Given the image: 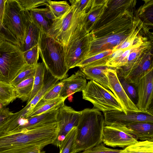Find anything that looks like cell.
Instances as JSON below:
<instances>
[{"instance_id": "obj_6", "label": "cell", "mask_w": 153, "mask_h": 153, "mask_svg": "<svg viewBox=\"0 0 153 153\" xmlns=\"http://www.w3.org/2000/svg\"><path fill=\"white\" fill-rule=\"evenodd\" d=\"M25 64L18 46L7 41L0 44V81L10 84Z\"/></svg>"}, {"instance_id": "obj_25", "label": "cell", "mask_w": 153, "mask_h": 153, "mask_svg": "<svg viewBox=\"0 0 153 153\" xmlns=\"http://www.w3.org/2000/svg\"><path fill=\"white\" fill-rule=\"evenodd\" d=\"M46 68L43 62L37 63L35 65L33 87L30 97L27 101L28 103L41 88L43 84Z\"/></svg>"}, {"instance_id": "obj_29", "label": "cell", "mask_w": 153, "mask_h": 153, "mask_svg": "<svg viewBox=\"0 0 153 153\" xmlns=\"http://www.w3.org/2000/svg\"><path fill=\"white\" fill-rule=\"evenodd\" d=\"M28 11L32 18L39 28L48 33L52 23L44 16L38 8Z\"/></svg>"}, {"instance_id": "obj_5", "label": "cell", "mask_w": 153, "mask_h": 153, "mask_svg": "<svg viewBox=\"0 0 153 153\" xmlns=\"http://www.w3.org/2000/svg\"><path fill=\"white\" fill-rule=\"evenodd\" d=\"M93 39L92 33L86 29L84 23L76 29L64 47L65 62L69 70L85 59Z\"/></svg>"}, {"instance_id": "obj_24", "label": "cell", "mask_w": 153, "mask_h": 153, "mask_svg": "<svg viewBox=\"0 0 153 153\" xmlns=\"http://www.w3.org/2000/svg\"><path fill=\"white\" fill-rule=\"evenodd\" d=\"M17 98L15 87L10 83L0 81V106H5Z\"/></svg>"}, {"instance_id": "obj_35", "label": "cell", "mask_w": 153, "mask_h": 153, "mask_svg": "<svg viewBox=\"0 0 153 153\" xmlns=\"http://www.w3.org/2000/svg\"><path fill=\"white\" fill-rule=\"evenodd\" d=\"M122 149L107 148L102 142L81 153H120Z\"/></svg>"}, {"instance_id": "obj_16", "label": "cell", "mask_w": 153, "mask_h": 153, "mask_svg": "<svg viewBox=\"0 0 153 153\" xmlns=\"http://www.w3.org/2000/svg\"><path fill=\"white\" fill-rule=\"evenodd\" d=\"M59 79L53 76L46 68L42 86L31 101L22 109V114L21 118L26 119L28 117L37 104L43 98L47 92L59 82Z\"/></svg>"}, {"instance_id": "obj_23", "label": "cell", "mask_w": 153, "mask_h": 153, "mask_svg": "<svg viewBox=\"0 0 153 153\" xmlns=\"http://www.w3.org/2000/svg\"><path fill=\"white\" fill-rule=\"evenodd\" d=\"M67 98V97L59 96L45 101H40L33 108L29 117L38 115L47 112L59 109L64 105L65 101Z\"/></svg>"}, {"instance_id": "obj_11", "label": "cell", "mask_w": 153, "mask_h": 153, "mask_svg": "<svg viewBox=\"0 0 153 153\" xmlns=\"http://www.w3.org/2000/svg\"><path fill=\"white\" fill-rule=\"evenodd\" d=\"M81 113V111H76L65 104L59 109L56 119L58 134L53 145L59 147L67 134L76 127Z\"/></svg>"}, {"instance_id": "obj_19", "label": "cell", "mask_w": 153, "mask_h": 153, "mask_svg": "<svg viewBox=\"0 0 153 153\" xmlns=\"http://www.w3.org/2000/svg\"><path fill=\"white\" fill-rule=\"evenodd\" d=\"M22 114V110L13 113L8 108L0 109V137L11 131L16 126Z\"/></svg>"}, {"instance_id": "obj_2", "label": "cell", "mask_w": 153, "mask_h": 153, "mask_svg": "<svg viewBox=\"0 0 153 153\" xmlns=\"http://www.w3.org/2000/svg\"><path fill=\"white\" fill-rule=\"evenodd\" d=\"M76 128L75 153L91 148L102 142L104 115L94 107L81 111Z\"/></svg>"}, {"instance_id": "obj_20", "label": "cell", "mask_w": 153, "mask_h": 153, "mask_svg": "<svg viewBox=\"0 0 153 153\" xmlns=\"http://www.w3.org/2000/svg\"><path fill=\"white\" fill-rule=\"evenodd\" d=\"M27 20V26L23 44L20 49L23 52L38 45L40 29L32 18L28 11H25Z\"/></svg>"}, {"instance_id": "obj_37", "label": "cell", "mask_w": 153, "mask_h": 153, "mask_svg": "<svg viewBox=\"0 0 153 153\" xmlns=\"http://www.w3.org/2000/svg\"><path fill=\"white\" fill-rule=\"evenodd\" d=\"M92 0H71V5H74L76 9L81 12H87L91 7Z\"/></svg>"}, {"instance_id": "obj_27", "label": "cell", "mask_w": 153, "mask_h": 153, "mask_svg": "<svg viewBox=\"0 0 153 153\" xmlns=\"http://www.w3.org/2000/svg\"><path fill=\"white\" fill-rule=\"evenodd\" d=\"M120 153H153V140L138 141L122 149Z\"/></svg>"}, {"instance_id": "obj_15", "label": "cell", "mask_w": 153, "mask_h": 153, "mask_svg": "<svg viewBox=\"0 0 153 153\" xmlns=\"http://www.w3.org/2000/svg\"><path fill=\"white\" fill-rule=\"evenodd\" d=\"M63 86L59 96L67 97L71 101L73 95L75 93L82 91L87 84L86 78L80 70H78L70 76L62 80Z\"/></svg>"}, {"instance_id": "obj_10", "label": "cell", "mask_w": 153, "mask_h": 153, "mask_svg": "<svg viewBox=\"0 0 153 153\" xmlns=\"http://www.w3.org/2000/svg\"><path fill=\"white\" fill-rule=\"evenodd\" d=\"M138 142L126 126L107 125L104 127L102 142L107 146L124 149Z\"/></svg>"}, {"instance_id": "obj_12", "label": "cell", "mask_w": 153, "mask_h": 153, "mask_svg": "<svg viewBox=\"0 0 153 153\" xmlns=\"http://www.w3.org/2000/svg\"><path fill=\"white\" fill-rule=\"evenodd\" d=\"M153 69L140 78L134 86L137 90L136 105L140 111L150 110L152 102L153 93Z\"/></svg>"}, {"instance_id": "obj_17", "label": "cell", "mask_w": 153, "mask_h": 153, "mask_svg": "<svg viewBox=\"0 0 153 153\" xmlns=\"http://www.w3.org/2000/svg\"><path fill=\"white\" fill-rule=\"evenodd\" d=\"M108 1H103L97 3L92 0L91 5L86 12L84 24L86 29L91 32L95 27L97 23L102 17L105 9L108 7Z\"/></svg>"}, {"instance_id": "obj_18", "label": "cell", "mask_w": 153, "mask_h": 153, "mask_svg": "<svg viewBox=\"0 0 153 153\" xmlns=\"http://www.w3.org/2000/svg\"><path fill=\"white\" fill-rule=\"evenodd\" d=\"M152 57V54L149 52L124 78L128 83L134 86L140 78L153 69Z\"/></svg>"}, {"instance_id": "obj_43", "label": "cell", "mask_w": 153, "mask_h": 153, "mask_svg": "<svg viewBox=\"0 0 153 153\" xmlns=\"http://www.w3.org/2000/svg\"><path fill=\"white\" fill-rule=\"evenodd\" d=\"M2 107H1V106H0V109Z\"/></svg>"}, {"instance_id": "obj_34", "label": "cell", "mask_w": 153, "mask_h": 153, "mask_svg": "<svg viewBox=\"0 0 153 153\" xmlns=\"http://www.w3.org/2000/svg\"><path fill=\"white\" fill-rule=\"evenodd\" d=\"M119 81L126 93L134 102L137 99V94L135 87L132 84L128 83L123 77L118 76Z\"/></svg>"}, {"instance_id": "obj_42", "label": "cell", "mask_w": 153, "mask_h": 153, "mask_svg": "<svg viewBox=\"0 0 153 153\" xmlns=\"http://www.w3.org/2000/svg\"><path fill=\"white\" fill-rule=\"evenodd\" d=\"M2 29V23L0 22V30H1V29Z\"/></svg>"}, {"instance_id": "obj_21", "label": "cell", "mask_w": 153, "mask_h": 153, "mask_svg": "<svg viewBox=\"0 0 153 153\" xmlns=\"http://www.w3.org/2000/svg\"><path fill=\"white\" fill-rule=\"evenodd\" d=\"M110 68L106 65L92 66L80 68V70L86 79L95 81L109 89L106 72Z\"/></svg>"}, {"instance_id": "obj_22", "label": "cell", "mask_w": 153, "mask_h": 153, "mask_svg": "<svg viewBox=\"0 0 153 153\" xmlns=\"http://www.w3.org/2000/svg\"><path fill=\"white\" fill-rule=\"evenodd\" d=\"M130 134L141 141L153 140V123L142 122L135 123L127 126Z\"/></svg>"}, {"instance_id": "obj_4", "label": "cell", "mask_w": 153, "mask_h": 153, "mask_svg": "<svg viewBox=\"0 0 153 153\" xmlns=\"http://www.w3.org/2000/svg\"><path fill=\"white\" fill-rule=\"evenodd\" d=\"M2 25L7 36L20 48L25 37L27 20L16 0H7Z\"/></svg>"}, {"instance_id": "obj_33", "label": "cell", "mask_w": 153, "mask_h": 153, "mask_svg": "<svg viewBox=\"0 0 153 153\" xmlns=\"http://www.w3.org/2000/svg\"><path fill=\"white\" fill-rule=\"evenodd\" d=\"M20 7L24 11H29L38 7L46 6L48 0H16Z\"/></svg>"}, {"instance_id": "obj_14", "label": "cell", "mask_w": 153, "mask_h": 153, "mask_svg": "<svg viewBox=\"0 0 153 153\" xmlns=\"http://www.w3.org/2000/svg\"><path fill=\"white\" fill-rule=\"evenodd\" d=\"M59 109L47 112L38 115L29 117L26 119L20 118L17 126L9 132H20L55 123L56 122V116Z\"/></svg>"}, {"instance_id": "obj_3", "label": "cell", "mask_w": 153, "mask_h": 153, "mask_svg": "<svg viewBox=\"0 0 153 153\" xmlns=\"http://www.w3.org/2000/svg\"><path fill=\"white\" fill-rule=\"evenodd\" d=\"M39 54L48 71L59 80L67 78L69 70L65 61L64 47L40 29Z\"/></svg>"}, {"instance_id": "obj_8", "label": "cell", "mask_w": 153, "mask_h": 153, "mask_svg": "<svg viewBox=\"0 0 153 153\" xmlns=\"http://www.w3.org/2000/svg\"><path fill=\"white\" fill-rule=\"evenodd\" d=\"M82 98L91 102L94 107L103 112L123 110L114 94L98 83L90 80L82 91Z\"/></svg>"}, {"instance_id": "obj_26", "label": "cell", "mask_w": 153, "mask_h": 153, "mask_svg": "<svg viewBox=\"0 0 153 153\" xmlns=\"http://www.w3.org/2000/svg\"><path fill=\"white\" fill-rule=\"evenodd\" d=\"M34 76L22 81L15 86L17 98L23 102L28 101L32 91Z\"/></svg>"}, {"instance_id": "obj_13", "label": "cell", "mask_w": 153, "mask_h": 153, "mask_svg": "<svg viewBox=\"0 0 153 153\" xmlns=\"http://www.w3.org/2000/svg\"><path fill=\"white\" fill-rule=\"evenodd\" d=\"M109 89L117 98L123 110L128 111H139L134 103L126 93L119 81L116 69L110 68L106 72Z\"/></svg>"}, {"instance_id": "obj_1", "label": "cell", "mask_w": 153, "mask_h": 153, "mask_svg": "<svg viewBox=\"0 0 153 153\" xmlns=\"http://www.w3.org/2000/svg\"><path fill=\"white\" fill-rule=\"evenodd\" d=\"M58 134L56 122L0 137V153H25L35 148L42 150L53 144Z\"/></svg>"}, {"instance_id": "obj_30", "label": "cell", "mask_w": 153, "mask_h": 153, "mask_svg": "<svg viewBox=\"0 0 153 153\" xmlns=\"http://www.w3.org/2000/svg\"><path fill=\"white\" fill-rule=\"evenodd\" d=\"M46 7L50 10L56 19L60 18L69 9L71 6L66 1L48 0Z\"/></svg>"}, {"instance_id": "obj_41", "label": "cell", "mask_w": 153, "mask_h": 153, "mask_svg": "<svg viewBox=\"0 0 153 153\" xmlns=\"http://www.w3.org/2000/svg\"><path fill=\"white\" fill-rule=\"evenodd\" d=\"M39 148H35L32 149L25 153H45L44 151H42Z\"/></svg>"}, {"instance_id": "obj_28", "label": "cell", "mask_w": 153, "mask_h": 153, "mask_svg": "<svg viewBox=\"0 0 153 153\" xmlns=\"http://www.w3.org/2000/svg\"><path fill=\"white\" fill-rule=\"evenodd\" d=\"M76 128L74 127L66 136L59 147V153H75Z\"/></svg>"}, {"instance_id": "obj_7", "label": "cell", "mask_w": 153, "mask_h": 153, "mask_svg": "<svg viewBox=\"0 0 153 153\" xmlns=\"http://www.w3.org/2000/svg\"><path fill=\"white\" fill-rule=\"evenodd\" d=\"M86 12L78 11L73 5L62 16L56 19L48 34L64 47L77 28L84 23Z\"/></svg>"}, {"instance_id": "obj_31", "label": "cell", "mask_w": 153, "mask_h": 153, "mask_svg": "<svg viewBox=\"0 0 153 153\" xmlns=\"http://www.w3.org/2000/svg\"><path fill=\"white\" fill-rule=\"evenodd\" d=\"M35 65L25 64L18 75L11 82L10 84L14 87L24 80L34 76Z\"/></svg>"}, {"instance_id": "obj_9", "label": "cell", "mask_w": 153, "mask_h": 153, "mask_svg": "<svg viewBox=\"0 0 153 153\" xmlns=\"http://www.w3.org/2000/svg\"><path fill=\"white\" fill-rule=\"evenodd\" d=\"M105 125L127 126L132 123L142 122L153 123L152 110L128 111L112 110L103 112Z\"/></svg>"}, {"instance_id": "obj_38", "label": "cell", "mask_w": 153, "mask_h": 153, "mask_svg": "<svg viewBox=\"0 0 153 153\" xmlns=\"http://www.w3.org/2000/svg\"><path fill=\"white\" fill-rule=\"evenodd\" d=\"M44 16L52 24L56 19L49 8L47 7L44 8H38Z\"/></svg>"}, {"instance_id": "obj_32", "label": "cell", "mask_w": 153, "mask_h": 153, "mask_svg": "<svg viewBox=\"0 0 153 153\" xmlns=\"http://www.w3.org/2000/svg\"><path fill=\"white\" fill-rule=\"evenodd\" d=\"M23 54L26 64L36 65L38 63L39 55L38 44L23 52Z\"/></svg>"}, {"instance_id": "obj_36", "label": "cell", "mask_w": 153, "mask_h": 153, "mask_svg": "<svg viewBox=\"0 0 153 153\" xmlns=\"http://www.w3.org/2000/svg\"><path fill=\"white\" fill-rule=\"evenodd\" d=\"M63 86V82L61 80L52 87L40 101H45L58 97Z\"/></svg>"}, {"instance_id": "obj_39", "label": "cell", "mask_w": 153, "mask_h": 153, "mask_svg": "<svg viewBox=\"0 0 153 153\" xmlns=\"http://www.w3.org/2000/svg\"><path fill=\"white\" fill-rule=\"evenodd\" d=\"M7 0H0V22H2L4 14Z\"/></svg>"}, {"instance_id": "obj_40", "label": "cell", "mask_w": 153, "mask_h": 153, "mask_svg": "<svg viewBox=\"0 0 153 153\" xmlns=\"http://www.w3.org/2000/svg\"><path fill=\"white\" fill-rule=\"evenodd\" d=\"M6 41L11 42L15 45L14 42L5 33L0 31V44Z\"/></svg>"}]
</instances>
